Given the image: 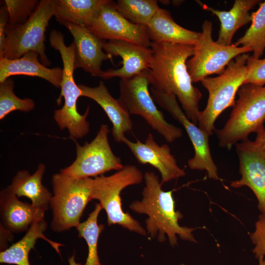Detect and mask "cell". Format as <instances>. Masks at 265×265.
<instances>
[{
	"label": "cell",
	"mask_w": 265,
	"mask_h": 265,
	"mask_svg": "<svg viewBox=\"0 0 265 265\" xmlns=\"http://www.w3.org/2000/svg\"><path fill=\"white\" fill-rule=\"evenodd\" d=\"M39 54L30 51L16 59L0 58V83L13 75H26L43 79L57 88L60 87L63 69L47 68L38 60Z\"/></svg>",
	"instance_id": "ffe728a7"
},
{
	"label": "cell",
	"mask_w": 265,
	"mask_h": 265,
	"mask_svg": "<svg viewBox=\"0 0 265 265\" xmlns=\"http://www.w3.org/2000/svg\"><path fill=\"white\" fill-rule=\"evenodd\" d=\"M14 80L9 78L0 83V120L13 111L28 112L34 107V102L31 99L18 98L14 93Z\"/></svg>",
	"instance_id": "f1b7e54d"
},
{
	"label": "cell",
	"mask_w": 265,
	"mask_h": 265,
	"mask_svg": "<svg viewBox=\"0 0 265 265\" xmlns=\"http://www.w3.org/2000/svg\"><path fill=\"white\" fill-rule=\"evenodd\" d=\"M55 5L56 0H42L25 23L16 26L8 24L0 58L16 59L34 51L39 53L42 64L50 65L45 53V33L50 20L54 15Z\"/></svg>",
	"instance_id": "ba28073f"
},
{
	"label": "cell",
	"mask_w": 265,
	"mask_h": 265,
	"mask_svg": "<svg viewBox=\"0 0 265 265\" xmlns=\"http://www.w3.org/2000/svg\"><path fill=\"white\" fill-rule=\"evenodd\" d=\"M104 50L112 56H120L122 64L120 68L103 71L100 77L103 79L114 77L129 79L149 69L153 55L151 48L130 41L113 40L106 42Z\"/></svg>",
	"instance_id": "2e32d148"
},
{
	"label": "cell",
	"mask_w": 265,
	"mask_h": 265,
	"mask_svg": "<svg viewBox=\"0 0 265 265\" xmlns=\"http://www.w3.org/2000/svg\"><path fill=\"white\" fill-rule=\"evenodd\" d=\"M44 214H40L31 225L24 236L4 251H0V262L16 265H30L28 260L30 251L34 248L36 240L46 241L61 256L59 247L64 245L50 240L44 234L47 228Z\"/></svg>",
	"instance_id": "603a6c76"
},
{
	"label": "cell",
	"mask_w": 265,
	"mask_h": 265,
	"mask_svg": "<svg viewBox=\"0 0 265 265\" xmlns=\"http://www.w3.org/2000/svg\"><path fill=\"white\" fill-rule=\"evenodd\" d=\"M202 28L200 36L194 46V54L186 62L192 83L201 82L212 74L220 75L236 57L252 51L248 47H236L234 44L222 46L213 41L212 23L210 21H204Z\"/></svg>",
	"instance_id": "30bf717a"
},
{
	"label": "cell",
	"mask_w": 265,
	"mask_h": 265,
	"mask_svg": "<svg viewBox=\"0 0 265 265\" xmlns=\"http://www.w3.org/2000/svg\"><path fill=\"white\" fill-rule=\"evenodd\" d=\"M150 48L153 51L149 69L150 84L177 97L186 117L196 125L202 95L193 85L186 66L187 58L194 54V46L151 42Z\"/></svg>",
	"instance_id": "6da1fadb"
},
{
	"label": "cell",
	"mask_w": 265,
	"mask_h": 265,
	"mask_svg": "<svg viewBox=\"0 0 265 265\" xmlns=\"http://www.w3.org/2000/svg\"><path fill=\"white\" fill-rule=\"evenodd\" d=\"M93 179H79L61 172L52 176L50 207L52 230L62 232L80 224L84 210L91 200Z\"/></svg>",
	"instance_id": "8992f818"
},
{
	"label": "cell",
	"mask_w": 265,
	"mask_h": 265,
	"mask_svg": "<svg viewBox=\"0 0 265 265\" xmlns=\"http://www.w3.org/2000/svg\"><path fill=\"white\" fill-rule=\"evenodd\" d=\"M144 180L142 198L133 201L130 208L134 212L148 216L145 224L149 238L157 237L158 240L162 243L167 236L172 247L178 244V236L182 240L196 243L193 234L196 228L182 226L179 223L183 215L176 210L173 190H163L159 177L154 172H146Z\"/></svg>",
	"instance_id": "7a4b0ae2"
},
{
	"label": "cell",
	"mask_w": 265,
	"mask_h": 265,
	"mask_svg": "<svg viewBox=\"0 0 265 265\" xmlns=\"http://www.w3.org/2000/svg\"><path fill=\"white\" fill-rule=\"evenodd\" d=\"M250 239L254 245L252 250L255 257H265V216L262 214L259 216L255 223L254 231L250 235Z\"/></svg>",
	"instance_id": "1f68e13d"
},
{
	"label": "cell",
	"mask_w": 265,
	"mask_h": 265,
	"mask_svg": "<svg viewBox=\"0 0 265 265\" xmlns=\"http://www.w3.org/2000/svg\"><path fill=\"white\" fill-rule=\"evenodd\" d=\"M102 210L100 205L96 204L87 219L80 222L76 228L79 237L84 239L88 247V255L84 265H102L98 252L99 238L105 228L103 224L98 223V216Z\"/></svg>",
	"instance_id": "4316f807"
},
{
	"label": "cell",
	"mask_w": 265,
	"mask_h": 265,
	"mask_svg": "<svg viewBox=\"0 0 265 265\" xmlns=\"http://www.w3.org/2000/svg\"><path fill=\"white\" fill-rule=\"evenodd\" d=\"M258 265H265V259L264 257H260L258 259Z\"/></svg>",
	"instance_id": "8d00e7d4"
},
{
	"label": "cell",
	"mask_w": 265,
	"mask_h": 265,
	"mask_svg": "<svg viewBox=\"0 0 265 265\" xmlns=\"http://www.w3.org/2000/svg\"><path fill=\"white\" fill-rule=\"evenodd\" d=\"M246 65L247 74L244 83L264 86L265 84V58L261 59L249 56Z\"/></svg>",
	"instance_id": "4dcf8cb0"
},
{
	"label": "cell",
	"mask_w": 265,
	"mask_h": 265,
	"mask_svg": "<svg viewBox=\"0 0 265 265\" xmlns=\"http://www.w3.org/2000/svg\"><path fill=\"white\" fill-rule=\"evenodd\" d=\"M45 165L40 163L33 174L26 170H20L13 177L8 187L18 197H26L36 209L45 212L50 207L52 194L42 184Z\"/></svg>",
	"instance_id": "cb8c5ba5"
},
{
	"label": "cell",
	"mask_w": 265,
	"mask_h": 265,
	"mask_svg": "<svg viewBox=\"0 0 265 265\" xmlns=\"http://www.w3.org/2000/svg\"><path fill=\"white\" fill-rule=\"evenodd\" d=\"M9 20L8 12L6 5L0 9V55L1 54L5 40V30Z\"/></svg>",
	"instance_id": "d6a6232c"
},
{
	"label": "cell",
	"mask_w": 265,
	"mask_h": 265,
	"mask_svg": "<svg viewBox=\"0 0 265 265\" xmlns=\"http://www.w3.org/2000/svg\"><path fill=\"white\" fill-rule=\"evenodd\" d=\"M122 142L129 148L139 163L150 164L158 170L161 175V185L185 176V170L178 165L169 147L166 144L159 145L151 134L148 135L144 142L138 139L133 142L126 137Z\"/></svg>",
	"instance_id": "9a60e30c"
},
{
	"label": "cell",
	"mask_w": 265,
	"mask_h": 265,
	"mask_svg": "<svg viewBox=\"0 0 265 265\" xmlns=\"http://www.w3.org/2000/svg\"><path fill=\"white\" fill-rule=\"evenodd\" d=\"M196 1L203 9L211 12L219 19L220 26L216 43L222 46H230L237 30L251 22L252 17L249 11L261 0H236L229 11L214 9L200 1Z\"/></svg>",
	"instance_id": "7402d4cb"
},
{
	"label": "cell",
	"mask_w": 265,
	"mask_h": 265,
	"mask_svg": "<svg viewBox=\"0 0 265 265\" xmlns=\"http://www.w3.org/2000/svg\"><path fill=\"white\" fill-rule=\"evenodd\" d=\"M87 28L97 37L106 40H125L151 47L146 26L134 24L123 17L112 0H106Z\"/></svg>",
	"instance_id": "5bb4252c"
},
{
	"label": "cell",
	"mask_w": 265,
	"mask_h": 265,
	"mask_svg": "<svg viewBox=\"0 0 265 265\" xmlns=\"http://www.w3.org/2000/svg\"><path fill=\"white\" fill-rule=\"evenodd\" d=\"M251 26L234 45L250 48L253 52L252 56L259 58L265 49V1L260 3L259 8L251 14Z\"/></svg>",
	"instance_id": "484cf974"
},
{
	"label": "cell",
	"mask_w": 265,
	"mask_h": 265,
	"mask_svg": "<svg viewBox=\"0 0 265 265\" xmlns=\"http://www.w3.org/2000/svg\"><path fill=\"white\" fill-rule=\"evenodd\" d=\"M152 42H165L195 46L201 35L177 24L169 11L159 8L146 26Z\"/></svg>",
	"instance_id": "44dd1931"
},
{
	"label": "cell",
	"mask_w": 265,
	"mask_h": 265,
	"mask_svg": "<svg viewBox=\"0 0 265 265\" xmlns=\"http://www.w3.org/2000/svg\"><path fill=\"white\" fill-rule=\"evenodd\" d=\"M149 85V69L130 79L120 80L118 100L130 114L141 116L166 141L172 143L182 136V130L165 120L156 106Z\"/></svg>",
	"instance_id": "9c48e42d"
},
{
	"label": "cell",
	"mask_w": 265,
	"mask_h": 265,
	"mask_svg": "<svg viewBox=\"0 0 265 265\" xmlns=\"http://www.w3.org/2000/svg\"><path fill=\"white\" fill-rule=\"evenodd\" d=\"M106 0H56L54 17L63 24L68 23L87 27Z\"/></svg>",
	"instance_id": "d4e9b609"
},
{
	"label": "cell",
	"mask_w": 265,
	"mask_h": 265,
	"mask_svg": "<svg viewBox=\"0 0 265 265\" xmlns=\"http://www.w3.org/2000/svg\"><path fill=\"white\" fill-rule=\"evenodd\" d=\"M230 117L221 129H214L219 145L228 150L252 132L264 129L265 86L243 83L238 90Z\"/></svg>",
	"instance_id": "277c9868"
},
{
	"label": "cell",
	"mask_w": 265,
	"mask_h": 265,
	"mask_svg": "<svg viewBox=\"0 0 265 265\" xmlns=\"http://www.w3.org/2000/svg\"><path fill=\"white\" fill-rule=\"evenodd\" d=\"M4 1L8 12V24L12 26L25 23L39 3L37 0H5Z\"/></svg>",
	"instance_id": "f546056e"
},
{
	"label": "cell",
	"mask_w": 265,
	"mask_h": 265,
	"mask_svg": "<svg viewBox=\"0 0 265 265\" xmlns=\"http://www.w3.org/2000/svg\"><path fill=\"white\" fill-rule=\"evenodd\" d=\"M74 38L76 46L75 70L83 69L92 76L100 77L103 73V61L112 60V56L103 51L106 40L93 34L87 27L65 23L63 24Z\"/></svg>",
	"instance_id": "e0dca14e"
},
{
	"label": "cell",
	"mask_w": 265,
	"mask_h": 265,
	"mask_svg": "<svg viewBox=\"0 0 265 265\" xmlns=\"http://www.w3.org/2000/svg\"><path fill=\"white\" fill-rule=\"evenodd\" d=\"M13 233L6 229L0 224V251L6 249L9 241H11L14 238Z\"/></svg>",
	"instance_id": "836d02e7"
},
{
	"label": "cell",
	"mask_w": 265,
	"mask_h": 265,
	"mask_svg": "<svg viewBox=\"0 0 265 265\" xmlns=\"http://www.w3.org/2000/svg\"><path fill=\"white\" fill-rule=\"evenodd\" d=\"M256 140L258 141L261 145L265 152V129H263L257 133Z\"/></svg>",
	"instance_id": "e575fe53"
},
{
	"label": "cell",
	"mask_w": 265,
	"mask_h": 265,
	"mask_svg": "<svg viewBox=\"0 0 265 265\" xmlns=\"http://www.w3.org/2000/svg\"><path fill=\"white\" fill-rule=\"evenodd\" d=\"M45 212L32 204L19 200L7 186L0 192V224L12 233L27 231L36 218Z\"/></svg>",
	"instance_id": "d6986e66"
},
{
	"label": "cell",
	"mask_w": 265,
	"mask_h": 265,
	"mask_svg": "<svg viewBox=\"0 0 265 265\" xmlns=\"http://www.w3.org/2000/svg\"><path fill=\"white\" fill-rule=\"evenodd\" d=\"M49 41L51 46L60 53L63 64L61 92L56 102L59 106L63 97L64 104L61 108L55 110L53 117L60 129H67L72 139L81 138L89 132V123L86 118L89 113L90 106H87L83 115L77 110V101L82 95L81 90L75 83L73 76L75 44L73 42L69 46H66L63 34L56 30L51 32Z\"/></svg>",
	"instance_id": "3957f363"
},
{
	"label": "cell",
	"mask_w": 265,
	"mask_h": 265,
	"mask_svg": "<svg viewBox=\"0 0 265 265\" xmlns=\"http://www.w3.org/2000/svg\"><path fill=\"white\" fill-rule=\"evenodd\" d=\"M68 262L69 265H81L80 263L76 262L75 260V255H72L69 259Z\"/></svg>",
	"instance_id": "d590c367"
},
{
	"label": "cell",
	"mask_w": 265,
	"mask_h": 265,
	"mask_svg": "<svg viewBox=\"0 0 265 265\" xmlns=\"http://www.w3.org/2000/svg\"><path fill=\"white\" fill-rule=\"evenodd\" d=\"M150 93L155 102L181 124L186 132L194 150L193 157L187 161L189 168L192 170H205L210 179L219 180L217 167L211 154L209 135L188 119L179 106L174 94L163 93L153 87L150 88Z\"/></svg>",
	"instance_id": "7c38bea8"
},
{
	"label": "cell",
	"mask_w": 265,
	"mask_h": 265,
	"mask_svg": "<svg viewBox=\"0 0 265 265\" xmlns=\"http://www.w3.org/2000/svg\"><path fill=\"white\" fill-rule=\"evenodd\" d=\"M117 11L131 23L146 26L159 7L156 0H118Z\"/></svg>",
	"instance_id": "83f0119b"
},
{
	"label": "cell",
	"mask_w": 265,
	"mask_h": 265,
	"mask_svg": "<svg viewBox=\"0 0 265 265\" xmlns=\"http://www.w3.org/2000/svg\"><path fill=\"white\" fill-rule=\"evenodd\" d=\"M180 265H186V264H181Z\"/></svg>",
	"instance_id": "f35d334b"
},
{
	"label": "cell",
	"mask_w": 265,
	"mask_h": 265,
	"mask_svg": "<svg viewBox=\"0 0 265 265\" xmlns=\"http://www.w3.org/2000/svg\"><path fill=\"white\" fill-rule=\"evenodd\" d=\"M236 150L241 177L232 181L231 186L250 188L258 200V209L265 216V152L258 141L248 139L237 143Z\"/></svg>",
	"instance_id": "4fadbf2b"
},
{
	"label": "cell",
	"mask_w": 265,
	"mask_h": 265,
	"mask_svg": "<svg viewBox=\"0 0 265 265\" xmlns=\"http://www.w3.org/2000/svg\"><path fill=\"white\" fill-rule=\"evenodd\" d=\"M159 1L164 4H168L170 3L169 0H160Z\"/></svg>",
	"instance_id": "74e56055"
},
{
	"label": "cell",
	"mask_w": 265,
	"mask_h": 265,
	"mask_svg": "<svg viewBox=\"0 0 265 265\" xmlns=\"http://www.w3.org/2000/svg\"><path fill=\"white\" fill-rule=\"evenodd\" d=\"M249 56L247 53L237 56L218 76L208 77L201 81L208 90L209 97L205 108L200 112L198 123L209 136L213 134L214 122L219 115L234 106L236 94L246 79Z\"/></svg>",
	"instance_id": "52a82bcc"
},
{
	"label": "cell",
	"mask_w": 265,
	"mask_h": 265,
	"mask_svg": "<svg viewBox=\"0 0 265 265\" xmlns=\"http://www.w3.org/2000/svg\"><path fill=\"white\" fill-rule=\"evenodd\" d=\"M144 175L135 166L127 164L115 173L103 175L93 179L91 200H97L107 215L108 226L118 224L131 232L142 236L147 235L146 230L129 212L122 210L121 191L127 186L140 184Z\"/></svg>",
	"instance_id": "5b68a950"
},
{
	"label": "cell",
	"mask_w": 265,
	"mask_h": 265,
	"mask_svg": "<svg viewBox=\"0 0 265 265\" xmlns=\"http://www.w3.org/2000/svg\"><path fill=\"white\" fill-rule=\"evenodd\" d=\"M109 131L107 125L102 124L90 142H86L81 146L76 142L75 160L60 172L74 178L84 179L121 169L124 166L121 159L113 153L109 143Z\"/></svg>",
	"instance_id": "8fae6325"
},
{
	"label": "cell",
	"mask_w": 265,
	"mask_h": 265,
	"mask_svg": "<svg viewBox=\"0 0 265 265\" xmlns=\"http://www.w3.org/2000/svg\"><path fill=\"white\" fill-rule=\"evenodd\" d=\"M82 96L89 98L98 104L106 114L112 123V135L114 140L122 142L125 134L132 128L130 114L118 99L114 98L102 81L96 87L79 84Z\"/></svg>",
	"instance_id": "ac0fdd59"
}]
</instances>
